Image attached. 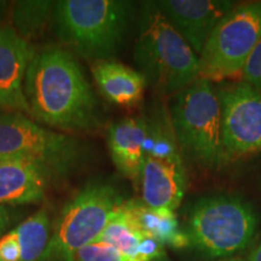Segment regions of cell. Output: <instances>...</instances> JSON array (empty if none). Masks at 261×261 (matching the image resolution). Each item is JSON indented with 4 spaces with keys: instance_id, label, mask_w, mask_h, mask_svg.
<instances>
[{
    "instance_id": "obj_4",
    "label": "cell",
    "mask_w": 261,
    "mask_h": 261,
    "mask_svg": "<svg viewBox=\"0 0 261 261\" xmlns=\"http://www.w3.org/2000/svg\"><path fill=\"white\" fill-rule=\"evenodd\" d=\"M171 122L181 155L207 169L227 165L218 92L211 81L197 79L174 94Z\"/></svg>"
},
{
    "instance_id": "obj_8",
    "label": "cell",
    "mask_w": 261,
    "mask_h": 261,
    "mask_svg": "<svg viewBox=\"0 0 261 261\" xmlns=\"http://www.w3.org/2000/svg\"><path fill=\"white\" fill-rule=\"evenodd\" d=\"M261 39V3L236 5L205 42L200 58V77L223 81L241 74Z\"/></svg>"
},
{
    "instance_id": "obj_27",
    "label": "cell",
    "mask_w": 261,
    "mask_h": 261,
    "mask_svg": "<svg viewBox=\"0 0 261 261\" xmlns=\"http://www.w3.org/2000/svg\"><path fill=\"white\" fill-rule=\"evenodd\" d=\"M217 261H246V259H242V257H238V256H232V257H227V259H221Z\"/></svg>"
},
{
    "instance_id": "obj_1",
    "label": "cell",
    "mask_w": 261,
    "mask_h": 261,
    "mask_svg": "<svg viewBox=\"0 0 261 261\" xmlns=\"http://www.w3.org/2000/svg\"><path fill=\"white\" fill-rule=\"evenodd\" d=\"M23 90L29 114L42 125L68 132H91L99 126L92 87L79 62L65 48L35 52Z\"/></svg>"
},
{
    "instance_id": "obj_23",
    "label": "cell",
    "mask_w": 261,
    "mask_h": 261,
    "mask_svg": "<svg viewBox=\"0 0 261 261\" xmlns=\"http://www.w3.org/2000/svg\"><path fill=\"white\" fill-rule=\"evenodd\" d=\"M0 261H21V247L15 230L0 238Z\"/></svg>"
},
{
    "instance_id": "obj_18",
    "label": "cell",
    "mask_w": 261,
    "mask_h": 261,
    "mask_svg": "<svg viewBox=\"0 0 261 261\" xmlns=\"http://www.w3.org/2000/svg\"><path fill=\"white\" fill-rule=\"evenodd\" d=\"M15 231L21 247V261H41L52 233L46 210H40L31 215Z\"/></svg>"
},
{
    "instance_id": "obj_5",
    "label": "cell",
    "mask_w": 261,
    "mask_h": 261,
    "mask_svg": "<svg viewBox=\"0 0 261 261\" xmlns=\"http://www.w3.org/2000/svg\"><path fill=\"white\" fill-rule=\"evenodd\" d=\"M253 205L232 195L205 196L197 200L184 228L190 246L210 259L232 257L249 246L257 230Z\"/></svg>"
},
{
    "instance_id": "obj_25",
    "label": "cell",
    "mask_w": 261,
    "mask_h": 261,
    "mask_svg": "<svg viewBox=\"0 0 261 261\" xmlns=\"http://www.w3.org/2000/svg\"><path fill=\"white\" fill-rule=\"evenodd\" d=\"M246 261H261V242L250 252Z\"/></svg>"
},
{
    "instance_id": "obj_26",
    "label": "cell",
    "mask_w": 261,
    "mask_h": 261,
    "mask_svg": "<svg viewBox=\"0 0 261 261\" xmlns=\"http://www.w3.org/2000/svg\"><path fill=\"white\" fill-rule=\"evenodd\" d=\"M6 8H8V3H6V2H0V18L3 17V15H4Z\"/></svg>"
},
{
    "instance_id": "obj_3",
    "label": "cell",
    "mask_w": 261,
    "mask_h": 261,
    "mask_svg": "<svg viewBox=\"0 0 261 261\" xmlns=\"http://www.w3.org/2000/svg\"><path fill=\"white\" fill-rule=\"evenodd\" d=\"M135 48L137 70L162 94H177L200 79V58L155 2H145L139 14Z\"/></svg>"
},
{
    "instance_id": "obj_24",
    "label": "cell",
    "mask_w": 261,
    "mask_h": 261,
    "mask_svg": "<svg viewBox=\"0 0 261 261\" xmlns=\"http://www.w3.org/2000/svg\"><path fill=\"white\" fill-rule=\"evenodd\" d=\"M11 223V214L6 205H0V238L8 230L9 225Z\"/></svg>"
},
{
    "instance_id": "obj_15",
    "label": "cell",
    "mask_w": 261,
    "mask_h": 261,
    "mask_svg": "<svg viewBox=\"0 0 261 261\" xmlns=\"http://www.w3.org/2000/svg\"><path fill=\"white\" fill-rule=\"evenodd\" d=\"M96 84L110 102L121 107H135L142 100L145 79L138 70L115 61L96 62L92 65Z\"/></svg>"
},
{
    "instance_id": "obj_17",
    "label": "cell",
    "mask_w": 261,
    "mask_h": 261,
    "mask_svg": "<svg viewBox=\"0 0 261 261\" xmlns=\"http://www.w3.org/2000/svg\"><path fill=\"white\" fill-rule=\"evenodd\" d=\"M145 236L121 204L97 241L116 248L126 261H140L139 247Z\"/></svg>"
},
{
    "instance_id": "obj_6",
    "label": "cell",
    "mask_w": 261,
    "mask_h": 261,
    "mask_svg": "<svg viewBox=\"0 0 261 261\" xmlns=\"http://www.w3.org/2000/svg\"><path fill=\"white\" fill-rule=\"evenodd\" d=\"M86 145L75 136L39 126L22 113L0 114V160L37 165L50 180L70 177L86 161Z\"/></svg>"
},
{
    "instance_id": "obj_29",
    "label": "cell",
    "mask_w": 261,
    "mask_h": 261,
    "mask_svg": "<svg viewBox=\"0 0 261 261\" xmlns=\"http://www.w3.org/2000/svg\"><path fill=\"white\" fill-rule=\"evenodd\" d=\"M0 110H2V107H0Z\"/></svg>"
},
{
    "instance_id": "obj_16",
    "label": "cell",
    "mask_w": 261,
    "mask_h": 261,
    "mask_svg": "<svg viewBox=\"0 0 261 261\" xmlns=\"http://www.w3.org/2000/svg\"><path fill=\"white\" fill-rule=\"evenodd\" d=\"M122 207L133 218L140 230L155 238L161 246L173 249L190 247L187 232L179 225L175 211L151 208L142 200L123 201Z\"/></svg>"
},
{
    "instance_id": "obj_21",
    "label": "cell",
    "mask_w": 261,
    "mask_h": 261,
    "mask_svg": "<svg viewBox=\"0 0 261 261\" xmlns=\"http://www.w3.org/2000/svg\"><path fill=\"white\" fill-rule=\"evenodd\" d=\"M73 261H126L122 254L106 242L87 244L74 254Z\"/></svg>"
},
{
    "instance_id": "obj_10",
    "label": "cell",
    "mask_w": 261,
    "mask_h": 261,
    "mask_svg": "<svg viewBox=\"0 0 261 261\" xmlns=\"http://www.w3.org/2000/svg\"><path fill=\"white\" fill-rule=\"evenodd\" d=\"M155 4L197 56L214 29L236 6L230 0H160Z\"/></svg>"
},
{
    "instance_id": "obj_11",
    "label": "cell",
    "mask_w": 261,
    "mask_h": 261,
    "mask_svg": "<svg viewBox=\"0 0 261 261\" xmlns=\"http://www.w3.org/2000/svg\"><path fill=\"white\" fill-rule=\"evenodd\" d=\"M34 48L9 25L0 27V107L9 113L29 114L24 77Z\"/></svg>"
},
{
    "instance_id": "obj_12",
    "label": "cell",
    "mask_w": 261,
    "mask_h": 261,
    "mask_svg": "<svg viewBox=\"0 0 261 261\" xmlns=\"http://www.w3.org/2000/svg\"><path fill=\"white\" fill-rule=\"evenodd\" d=\"M184 161H168L144 156L140 171L142 201L151 208L175 211L187 192Z\"/></svg>"
},
{
    "instance_id": "obj_9",
    "label": "cell",
    "mask_w": 261,
    "mask_h": 261,
    "mask_svg": "<svg viewBox=\"0 0 261 261\" xmlns=\"http://www.w3.org/2000/svg\"><path fill=\"white\" fill-rule=\"evenodd\" d=\"M228 162L261 151V92L243 83L217 91Z\"/></svg>"
},
{
    "instance_id": "obj_14",
    "label": "cell",
    "mask_w": 261,
    "mask_h": 261,
    "mask_svg": "<svg viewBox=\"0 0 261 261\" xmlns=\"http://www.w3.org/2000/svg\"><path fill=\"white\" fill-rule=\"evenodd\" d=\"M148 132L146 119L130 116L108 129V145L115 166L129 180L138 184L144 161V142Z\"/></svg>"
},
{
    "instance_id": "obj_13",
    "label": "cell",
    "mask_w": 261,
    "mask_h": 261,
    "mask_svg": "<svg viewBox=\"0 0 261 261\" xmlns=\"http://www.w3.org/2000/svg\"><path fill=\"white\" fill-rule=\"evenodd\" d=\"M50 178L34 163L18 159L0 160V205L39 203Z\"/></svg>"
},
{
    "instance_id": "obj_7",
    "label": "cell",
    "mask_w": 261,
    "mask_h": 261,
    "mask_svg": "<svg viewBox=\"0 0 261 261\" xmlns=\"http://www.w3.org/2000/svg\"><path fill=\"white\" fill-rule=\"evenodd\" d=\"M122 202L112 185L99 181L86 185L58 215L41 261H73L77 250L99 238Z\"/></svg>"
},
{
    "instance_id": "obj_2",
    "label": "cell",
    "mask_w": 261,
    "mask_h": 261,
    "mask_svg": "<svg viewBox=\"0 0 261 261\" xmlns=\"http://www.w3.org/2000/svg\"><path fill=\"white\" fill-rule=\"evenodd\" d=\"M135 3L126 0L55 2L51 23L58 40L85 60L112 61L128 34Z\"/></svg>"
},
{
    "instance_id": "obj_28",
    "label": "cell",
    "mask_w": 261,
    "mask_h": 261,
    "mask_svg": "<svg viewBox=\"0 0 261 261\" xmlns=\"http://www.w3.org/2000/svg\"><path fill=\"white\" fill-rule=\"evenodd\" d=\"M152 261H171V260H169L168 256L165 254V255L160 256V257H158V259H155V260H152Z\"/></svg>"
},
{
    "instance_id": "obj_20",
    "label": "cell",
    "mask_w": 261,
    "mask_h": 261,
    "mask_svg": "<svg viewBox=\"0 0 261 261\" xmlns=\"http://www.w3.org/2000/svg\"><path fill=\"white\" fill-rule=\"evenodd\" d=\"M148 132L144 142V156L168 161H184L179 149L171 117L167 113H160L146 120Z\"/></svg>"
},
{
    "instance_id": "obj_19",
    "label": "cell",
    "mask_w": 261,
    "mask_h": 261,
    "mask_svg": "<svg viewBox=\"0 0 261 261\" xmlns=\"http://www.w3.org/2000/svg\"><path fill=\"white\" fill-rule=\"evenodd\" d=\"M55 2L22 0L12 5V23L16 33L29 42L40 38L51 22Z\"/></svg>"
},
{
    "instance_id": "obj_22",
    "label": "cell",
    "mask_w": 261,
    "mask_h": 261,
    "mask_svg": "<svg viewBox=\"0 0 261 261\" xmlns=\"http://www.w3.org/2000/svg\"><path fill=\"white\" fill-rule=\"evenodd\" d=\"M242 81L261 92V39L241 71Z\"/></svg>"
}]
</instances>
